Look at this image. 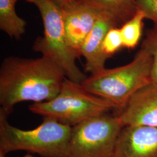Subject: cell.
I'll use <instances>...</instances> for the list:
<instances>
[{"mask_svg": "<svg viewBox=\"0 0 157 157\" xmlns=\"http://www.w3.org/2000/svg\"><path fill=\"white\" fill-rule=\"evenodd\" d=\"M65 78L48 57L6 58L0 67V108L10 115L21 102L50 101L58 94Z\"/></svg>", "mask_w": 157, "mask_h": 157, "instance_id": "6da1fadb", "label": "cell"}, {"mask_svg": "<svg viewBox=\"0 0 157 157\" xmlns=\"http://www.w3.org/2000/svg\"><path fill=\"white\" fill-rule=\"evenodd\" d=\"M8 115L0 108V152L21 150L42 157H67L72 127L44 118L36 128L22 130L9 124Z\"/></svg>", "mask_w": 157, "mask_h": 157, "instance_id": "7a4b0ae2", "label": "cell"}, {"mask_svg": "<svg viewBox=\"0 0 157 157\" xmlns=\"http://www.w3.org/2000/svg\"><path fill=\"white\" fill-rule=\"evenodd\" d=\"M151 56L140 48L128 64L92 74L82 84L119 111L136 91L151 82Z\"/></svg>", "mask_w": 157, "mask_h": 157, "instance_id": "3957f363", "label": "cell"}, {"mask_svg": "<svg viewBox=\"0 0 157 157\" xmlns=\"http://www.w3.org/2000/svg\"><path fill=\"white\" fill-rule=\"evenodd\" d=\"M112 109L114 108L109 102L67 78L64 79L59 93L54 98L29 106L31 112L71 127Z\"/></svg>", "mask_w": 157, "mask_h": 157, "instance_id": "277c9868", "label": "cell"}, {"mask_svg": "<svg viewBox=\"0 0 157 157\" xmlns=\"http://www.w3.org/2000/svg\"><path fill=\"white\" fill-rule=\"evenodd\" d=\"M26 1L37 8L44 26V36L35 40L33 50L50 58L68 79L82 84L87 76L78 67V57L67 44L61 8L51 0Z\"/></svg>", "mask_w": 157, "mask_h": 157, "instance_id": "5b68a950", "label": "cell"}, {"mask_svg": "<svg viewBox=\"0 0 157 157\" xmlns=\"http://www.w3.org/2000/svg\"><path fill=\"white\" fill-rule=\"evenodd\" d=\"M122 128L117 115L106 113L72 127L67 157H112Z\"/></svg>", "mask_w": 157, "mask_h": 157, "instance_id": "8992f818", "label": "cell"}, {"mask_svg": "<svg viewBox=\"0 0 157 157\" xmlns=\"http://www.w3.org/2000/svg\"><path fill=\"white\" fill-rule=\"evenodd\" d=\"M117 116L123 128L157 127V83L151 81L136 91L118 111Z\"/></svg>", "mask_w": 157, "mask_h": 157, "instance_id": "52a82bcc", "label": "cell"}, {"mask_svg": "<svg viewBox=\"0 0 157 157\" xmlns=\"http://www.w3.org/2000/svg\"><path fill=\"white\" fill-rule=\"evenodd\" d=\"M61 10L67 44L79 58L85 40L104 12L93 6L73 1Z\"/></svg>", "mask_w": 157, "mask_h": 157, "instance_id": "ba28073f", "label": "cell"}, {"mask_svg": "<svg viewBox=\"0 0 157 157\" xmlns=\"http://www.w3.org/2000/svg\"><path fill=\"white\" fill-rule=\"evenodd\" d=\"M112 157H157V127L124 126Z\"/></svg>", "mask_w": 157, "mask_h": 157, "instance_id": "9c48e42d", "label": "cell"}, {"mask_svg": "<svg viewBox=\"0 0 157 157\" xmlns=\"http://www.w3.org/2000/svg\"><path fill=\"white\" fill-rule=\"evenodd\" d=\"M119 26L120 24L112 15L107 13L101 14L81 48V56L85 59L84 71L92 75L105 69V62L108 58L103 51V41L111 29Z\"/></svg>", "mask_w": 157, "mask_h": 157, "instance_id": "30bf717a", "label": "cell"}, {"mask_svg": "<svg viewBox=\"0 0 157 157\" xmlns=\"http://www.w3.org/2000/svg\"><path fill=\"white\" fill-rule=\"evenodd\" d=\"M76 2L93 6L114 17L121 26L138 11L136 0H72Z\"/></svg>", "mask_w": 157, "mask_h": 157, "instance_id": "8fae6325", "label": "cell"}, {"mask_svg": "<svg viewBox=\"0 0 157 157\" xmlns=\"http://www.w3.org/2000/svg\"><path fill=\"white\" fill-rule=\"evenodd\" d=\"M15 0H0V29L10 37L19 39L25 33L26 22L15 11Z\"/></svg>", "mask_w": 157, "mask_h": 157, "instance_id": "7c38bea8", "label": "cell"}, {"mask_svg": "<svg viewBox=\"0 0 157 157\" xmlns=\"http://www.w3.org/2000/svg\"><path fill=\"white\" fill-rule=\"evenodd\" d=\"M146 17L143 12L138 10L135 15L121 26L123 47L133 49L140 41Z\"/></svg>", "mask_w": 157, "mask_h": 157, "instance_id": "4fadbf2b", "label": "cell"}, {"mask_svg": "<svg viewBox=\"0 0 157 157\" xmlns=\"http://www.w3.org/2000/svg\"><path fill=\"white\" fill-rule=\"evenodd\" d=\"M151 21L153 22L152 27L147 31L141 48L151 56V80L157 83V18H153Z\"/></svg>", "mask_w": 157, "mask_h": 157, "instance_id": "5bb4252c", "label": "cell"}, {"mask_svg": "<svg viewBox=\"0 0 157 157\" xmlns=\"http://www.w3.org/2000/svg\"><path fill=\"white\" fill-rule=\"evenodd\" d=\"M123 47L119 28H111L106 34L103 41L102 49L105 56L109 58Z\"/></svg>", "mask_w": 157, "mask_h": 157, "instance_id": "9a60e30c", "label": "cell"}, {"mask_svg": "<svg viewBox=\"0 0 157 157\" xmlns=\"http://www.w3.org/2000/svg\"><path fill=\"white\" fill-rule=\"evenodd\" d=\"M136 6L144 14L146 19L157 18V0H136Z\"/></svg>", "mask_w": 157, "mask_h": 157, "instance_id": "2e32d148", "label": "cell"}, {"mask_svg": "<svg viewBox=\"0 0 157 157\" xmlns=\"http://www.w3.org/2000/svg\"><path fill=\"white\" fill-rule=\"evenodd\" d=\"M51 1L61 9H63V8L66 7L72 2V0H51Z\"/></svg>", "mask_w": 157, "mask_h": 157, "instance_id": "e0dca14e", "label": "cell"}, {"mask_svg": "<svg viewBox=\"0 0 157 157\" xmlns=\"http://www.w3.org/2000/svg\"><path fill=\"white\" fill-rule=\"evenodd\" d=\"M6 154L0 152V157H6Z\"/></svg>", "mask_w": 157, "mask_h": 157, "instance_id": "ac0fdd59", "label": "cell"}, {"mask_svg": "<svg viewBox=\"0 0 157 157\" xmlns=\"http://www.w3.org/2000/svg\"><path fill=\"white\" fill-rule=\"evenodd\" d=\"M34 157L32 156V155H30V154H28V155H25L24 157Z\"/></svg>", "mask_w": 157, "mask_h": 157, "instance_id": "d6986e66", "label": "cell"}, {"mask_svg": "<svg viewBox=\"0 0 157 157\" xmlns=\"http://www.w3.org/2000/svg\"><path fill=\"white\" fill-rule=\"evenodd\" d=\"M15 1H16V2H17V1H18V0H15Z\"/></svg>", "mask_w": 157, "mask_h": 157, "instance_id": "ffe728a7", "label": "cell"}]
</instances>
